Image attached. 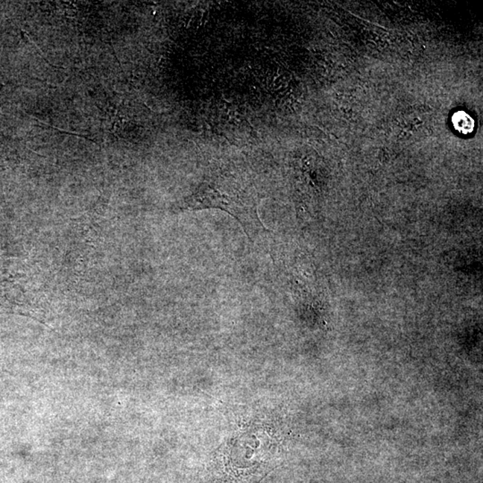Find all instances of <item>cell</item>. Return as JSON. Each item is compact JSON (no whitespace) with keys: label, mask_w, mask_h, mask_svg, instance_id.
<instances>
[{"label":"cell","mask_w":483,"mask_h":483,"mask_svg":"<svg viewBox=\"0 0 483 483\" xmlns=\"http://www.w3.org/2000/svg\"><path fill=\"white\" fill-rule=\"evenodd\" d=\"M453 124L456 130L462 134H469L473 129V120L467 114L458 112L453 116Z\"/></svg>","instance_id":"cell-1"}]
</instances>
